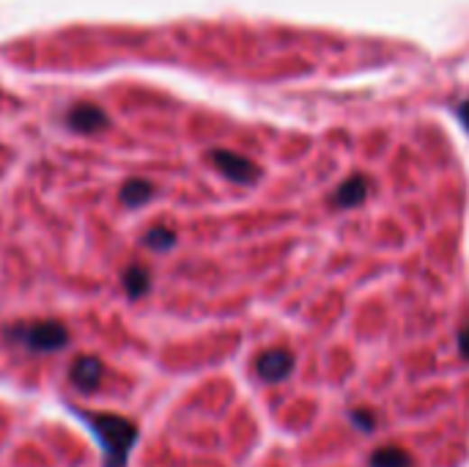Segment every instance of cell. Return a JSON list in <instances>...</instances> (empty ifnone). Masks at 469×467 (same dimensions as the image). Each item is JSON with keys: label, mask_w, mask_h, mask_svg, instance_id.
Segmentation results:
<instances>
[{"label": "cell", "mask_w": 469, "mask_h": 467, "mask_svg": "<svg viewBox=\"0 0 469 467\" xmlns=\"http://www.w3.org/2000/svg\"><path fill=\"white\" fill-rule=\"evenodd\" d=\"M86 421L91 424V432L102 443L105 467H126L129 451L138 440L135 424L121 418V416H113V413H88Z\"/></svg>", "instance_id": "cell-1"}, {"label": "cell", "mask_w": 469, "mask_h": 467, "mask_svg": "<svg viewBox=\"0 0 469 467\" xmlns=\"http://www.w3.org/2000/svg\"><path fill=\"white\" fill-rule=\"evenodd\" d=\"M6 336L17 344H23L31 352H58L69 344V330L60 322L44 319V322H20L6 330Z\"/></svg>", "instance_id": "cell-2"}, {"label": "cell", "mask_w": 469, "mask_h": 467, "mask_svg": "<svg viewBox=\"0 0 469 467\" xmlns=\"http://www.w3.org/2000/svg\"><path fill=\"white\" fill-rule=\"evenodd\" d=\"M209 163L231 182L236 184H253L258 182L261 176V168L250 160V157H242L236 152H228V149H215L209 152Z\"/></svg>", "instance_id": "cell-3"}, {"label": "cell", "mask_w": 469, "mask_h": 467, "mask_svg": "<svg viewBox=\"0 0 469 467\" xmlns=\"http://www.w3.org/2000/svg\"><path fill=\"white\" fill-rule=\"evenodd\" d=\"M255 371L263 382H283L294 371V355L289 350H266L255 360Z\"/></svg>", "instance_id": "cell-4"}, {"label": "cell", "mask_w": 469, "mask_h": 467, "mask_svg": "<svg viewBox=\"0 0 469 467\" xmlns=\"http://www.w3.org/2000/svg\"><path fill=\"white\" fill-rule=\"evenodd\" d=\"M371 192V182L365 176H349L338 190L332 192V204L338 210H354L360 207Z\"/></svg>", "instance_id": "cell-5"}, {"label": "cell", "mask_w": 469, "mask_h": 467, "mask_svg": "<svg viewBox=\"0 0 469 467\" xmlns=\"http://www.w3.org/2000/svg\"><path fill=\"white\" fill-rule=\"evenodd\" d=\"M69 126L78 129V132H86V135H94V132H99V129L107 126V113L99 105L80 102L69 113Z\"/></svg>", "instance_id": "cell-6"}, {"label": "cell", "mask_w": 469, "mask_h": 467, "mask_svg": "<svg viewBox=\"0 0 469 467\" xmlns=\"http://www.w3.org/2000/svg\"><path fill=\"white\" fill-rule=\"evenodd\" d=\"M72 382L80 390H94L102 382V363L97 358H78L72 363Z\"/></svg>", "instance_id": "cell-7"}, {"label": "cell", "mask_w": 469, "mask_h": 467, "mask_svg": "<svg viewBox=\"0 0 469 467\" xmlns=\"http://www.w3.org/2000/svg\"><path fill=\"white\" fill-rule=\"evenodd\" d=\"M152 195H154V184H149L146 179H129L121 187V201L126 207H143Z\"/></svg>", "instance_id": "cell-8"}, {"label": "cell", "mask_w": 469, "mask_h": 467, "mask_svg": "<svg viewBox=\"0 0 469 467\" xmlns=\"http://www.w3.org/2000/svg\"><path fill=\"white\" fill-rule=\"evenodd\" d=\"M152 286V276L143 270V266H129V270L124 273V292L132 297V300H138L149 292Z\"/></svg>", "instance_id": "cell-9"}, {"label": "cell", "mask_w": 469, "mask_h": 467, "mask_svg": "<svg viewBox=\"0 0 469 467\" xmlns=\"http://www.w3.org/2000/svg\"><path fill=\"white\" fill-rule=\"evenodd\" d=\"M371 467H412V456L400 448H379L371 456Z\"/></svg>", "instance_id": "cell-10"}, {"label": "cell", "mask_w": 469, "mask_h": 467, "mask_svg": "<svg viewBox=\"0 0 469 467\" xmlns=\"http://www.w3.org/2000/svg\"><path fill=\"white\" fill-rule=\"evenodd\" d=\"M143 245L152 248V250H170L176 245V234L170 229H165V226H157V229H152L143 237Z\"/></svg>", "instance_id": "cell-11"}, {"label": "cell", "mask_w": 469, "mask_h": 467, "mask_svg": "<svg viewBox=\"0 0 469 467\" xmlns=\"http://www.w3.org/2000/svg\"><path fill=\"white\" fill-rule=\"evenodd\" d=\"M458 350H461L464 358H469V324H464L461 332H458Z\"/></svg>", "instance_id": "cell-12"}, {"label": "cell", "mask_w": 469, "mask_h": 467, "mask_svg": "<svg viewBox=\"0 0 469 467\" xmlns=\"http://www.w3.org/2000/svg\"><path fill=\"white\" fill-rule=\"evenodd\" d=\"M455 113H458V121L464 124V129L469 132V99H466V102H461Z\"/></svg>", "instance_id": "cell-13"}, {"label": "cell", "mask_w": 469, "mask_h": 467, "mask_svg": "<svg viewBox=\"0 0 469 467\" xmlns=\"http://www.w3.org/2000/svg\"><path fill=\"white\" fill-rule=\"evenodd\" d=\"M354 421H357V424H363L365 429H371V418H368L365 413H357V416H354Z\"/></svg>", "instance_id": "cell-14"}]
</instances>
